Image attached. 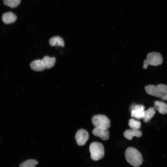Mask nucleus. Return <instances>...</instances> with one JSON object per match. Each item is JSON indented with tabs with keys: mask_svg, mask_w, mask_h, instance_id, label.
<instances>
[{
	"mask_svg": "<svg viewBox=\"0 0 167 167\" xmlns=\"http://www.w3.org/2000/svg\"><path fill=\"white\" fill-rule=\"evenodd\" d=\"M126 159L130 165L135 167H139L143 161L141 153L136 148L129 147L125 152Z\"/></svg>",
	"mask_w": 167,
	"mask_h": 167,
	"instance_id": "obj_1",
	"label": "nucleus"
},
{
	"mask_svg": "<svg viewBox=\"0 0 167 167\" xmlns=\"http://www.w3.org/2000/svg\"><path fill=\"white\" fill-rule=\"evenodd\" d=\"M144 88L147 94L167 101V85L159 84L156 86L150 84L145 86Z\"/></svg>",
	"mask_w": 167,
	"mask_h": 167,
	"instance_id": "obj_2",
	"label": "nucleus"
},
{
	"mask_svg": "<svg viewBox=\"0 0 167 167\" xmlns=\"http://www.w3.org/2000/svg\"><path fill=\"white\" fill-rule=\"evenodd\" d=\"M91 159L94 161L101 159L105 154L104 148L100 143L94 142L91 143L89 147Z\"/></svg>",
	"mask_w": 167,
	"mask_h": 167,
	"instance_id": "obj_3",
	"label": "nucleus"
},
{
	"mask_svg": "<svg viewBox=\"0 0 167 167\" xmlns=\"http://www.w3.org/2000/svg\"><path fill=\"white\" fill-rule=\"evenodd\" d=\"M163 59L161 55L157 52H151L148 53L147 58L143 62V68L146 69L148 65L156 66L161 65L162 63Z\"/></svg>",
	"mask_w": 167,
	"mask_h": 167,
	"instance_id": "obj_4",
	"label": "nucleus"
},
{
	"mask_svg": "<svg viewBox=\"0 0 167 167\" xmlns=\"http://www.w3.org/2000/svg\"><path fill=\"white\" fill-rule=\"evenodd\" d=\"M92 124L95 127L109 128L110 125V121L105 115L98 114L93 116L92 119Z\"/></svg>",
	"mask_w": 167,
	"mask_h": 167,
	"instance_id": "obj_5",
	"label": "nucleus"
},
{
	"mask_svg": "<svg viewBox=\"0 0 167 167\" xmlns=\"http://www.w3.org/2000/svg\"><path fill=\"white\" fill-rule=\"evenodd\" d=\"M75 138L77 144L79 146H83L85 144L88 140L89 134L86 130L79 129L76 133Z\"/></svg>",
	"mask_w": 167,
	"mask_h": 167,
	"instance_id": "obj_6",
	"label": "nucleus"
},
{
	"mask_svg": "<svg viewBox=\"0 0 167 167\" xmlns=\"http://www.w3.org/2000/svg\"><path fill=\"white\" fill-rule=\"evenodd\" d=\"M145 107L140 105H132L130 108L131 116L137 119L143 118L144 115Z\"/></svg>",
	"mask_w": 167,
	"mask_h": 167,
	"instance_id": "obj_7",
	"label": "nucleus"
},
{
	"mask_svg": "<svg viewBox=\"0 0 167 167\" xmlns=\"http://www.w3.org/2000/svg\"><path fill=\"white\" fill-rule=\"evenodd\" d=\"M93 134L95 136L98 137L103 140H108L109 134L107 129L98 127H95L92 131Z\"/></svg>",
	"mask_w": 167,
	"mask_h": 167,
	"instance_id": "obj_8",
	"label": "nucleus"
},
{
	"mask_svg": "<svg viewBox=\"0 0 167 167\" xmlns=\"http://www.w3.org/2000/svg\"><path fill=\"white\" fill-rule=\"evenodd\" d=\"M124 137L128 140H131L134 136L140 137L142 135V132L139 130L128 129L123 133Z\"/></svg>",
	"mask_w": 167,
	"mask_h": 167,
	"instance_id": "obj_9",
	"label": "nucleus"
},
{
	"mask_svg": "<svg viewBox=\"0 0 167 167\" xmlns=\"http://www.w3.org/2000/svg\"><path fill=\"white\" fill-rule=\"evenodd\" d=\"M16 15L11 12L5 13L2 16V21L6 24L13 23L16 21Z\"/></svg>",
	"mask_w": 167,
	"mask_h": 167,
	"instance_id": "obj_10",
	"label": "nucleus"
},
{
	"mask_svg": "<svg viewBox=\"0 0 167 167\" xmlns=\"http://www.w3.org/2000/svg\"><path fill=\"white\" fill-rule=\"evenodd\" d=\"M154 108L157 110L161 114H165L167 113V104L161 101H156L154 102Z\"/></svg>",
	"mask_w": 167,
	"mask_h": 167,
	"instance_id": "obj_11",
	"label": "nucleus"
},
{
	"mask_svg": "<svg viewBox=\"0 0 167 167\" xmlns=\"http://www.w3.org/2000/svg\"><path fill=\"white\" fill-rule=\"evenodd\" d=\"M31 68L34 71H42L45 69L42 60H36L32 61L30 64Z\"/></svg>",
	"mask_w": 167,
	"mask_h": 167,
	"instance_id": "obj_12",
	"label": "nucleus"
},
{
	"mask_svg": "<svg viewBox=\"0 0 167 167\" xmlns=\"http://www.w3.org/2000/svg\"><path fill=\"white\" fill-rule=\"evenodd\" d=\"M45 68L49 69L55 65L56 59L54 57H50L48 56H45L41 60Z\"/></svg>",
	"mask_w": 167,
	"mask_h": 167,
	"instance_id": "obj_13",
	"label": "nucleus"
},
{
	"mask_svg": "<svg viewBox=\"0 0 167 167\" xmlns=\"http://www.w3.org/2000/svg\"><path fill=\"white\" fill-rule=\"evenodd\" d=\"M155 109L154 108L151 107L147 110L144 111L142 118L145 122H149L154 116L156 113Z\"/></svg>",
	"mask_w": 167,
	"mask_h": 167,
	"instance_id": "obj_14",
	"label": "nucleus"
},
{
	"mask_svg": "<svg viewBox=\"0 0 167 167\" xmlns=\"http://www.w3.org/2000/svg\"><path fill=\"white\" fill-rule=\"evenodd\" d=\"M51 46H59L64 47V42L63 39L59 36H55L51 38L49 41Z\"/></svg>",
	"mask_w": 167,
	"mask_h": 167,
	"instance_id": "obj_15",
	"label": "nucleus"
},
{
	"mask_svg": "<svg viewBox=\"0 0 167 167\" xmlns=\"http://www.w3.org/2000/svg\"><path fill=\"white\" fill-rule=\"evenodd\" d=\"M128 123L129 127L132 129L138 130L141 127V122L134 119H130Z\"/></svg>",
	"mask_w": 167,
	"mask_h": 167,
	"instance_id": "obj_16",
	"label": "nucleus"
},
{
	"mask_svg": "<svg viewBox=\"0 0 167 167\" xmlns=\"http://www.w3.org/2000/svg\"><path fill=\"white\" fill-rule=\"evenodd\" d=\"M38 164V161L34 159L27 160L19 165V167H36L35 165Z\"/></svg>",
	"mask_w": 167,
	"mask_h": 167,
	"instance_id": "obj_17",
	"label": "nucleus"
},
{
	"mask_svg": "<svg viewBox=\"0 0 167 167\" xmlns=\"http://www.w3.org/2000/svg\"><path fill=\"white\" fill-rule=\"evenodd\" d=\"M21 0H3L4 4L11 8H15L20 3Z\"/></svg>",
	"mask_w": 167,
	"mask_h": 167,
	"instance_id": "obj_18",
	"label": "nucleus"
}]
</instances>
